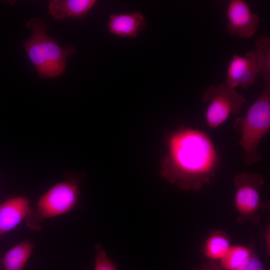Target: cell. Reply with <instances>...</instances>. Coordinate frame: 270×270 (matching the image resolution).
Wrapping results in <instances>:
<instances>
[{
	"label": "cell",
	"instance_id": "ba28073f",
	"mask_svg": "<svg viewBox=\"0 0 270 270\" xmlns=\"http://www.w3.org/2000/svg\"><path fill=\"white\" fill-rule=\"evenodd\" d=\"M258 68L254 50L244 56L234 54L230 60L226 72L224 84L231 88H247L256 81Z\"/></svg>",
	"mask_w": 270,
	"mask_h": 270
},
{
	"label": "cell",
	"instance_id": "8fae6325",
	"mask_svg": "<svg viewBox=\"0 0 270 270\" xmlns=\"http://www.w3.org/2000/svg\"><path fill=\"white\" fill-rule=\"evenodd\" d=\"M94 0H53L48 6V11L58 20L66 18H82L96 4Z\"/></svg>",
	"mask_w": 270,
	"mask_h": 270
},
{
	"label": "cell",
	"instance_id": "5bb4252c",
	"mask_svg": "<svg viewBox=\"0 0 270 270\" xmlns=\"http://www.w3.org/2000/svg\"><path fill=\"white\" fill-rule=\"evenodd\" d=\"M252 248L237 244L230 246L225 255L218 262L222 270H236L249 258Z\"/></svg>",
	"mask_w": 270,
	"mask_h": 270
},
{
	"label": "cell",
	"instance_id": "7c38bea8",
	"mask_svg": "<svg viewBox=\"0 0 270 270\" xmlns=\"http://www.w3.org/2000/svg\"><path fill=\"white\" fill-rule=\"evenodd\" d=\"M228 235L220 230L211 231L204 241L202 252L210 260L219 262L230 246Z\"/></svg>",
	"mask_w": 270,
	"mask_h": 270
},
{
	"label": "cell",
	"instance_id": "4fadbf2b",
	"mask_svg": "<svg viewBox=\"0 0 270 270\" xmlns=\"http://www.w3.org/2000/svg\"><path fill=\"white\" fill-rule=\"evenodd\" d=\"M33 249V244L29 240H24L14 246L0 260L4 266L2 270H24Z\"/></svg>",
	"mask_w": 270,
	"mask_h": 270
},
{
	"label": "cell",
	"instance_id": "7a4b0ae2",
	"mask_svg": "<svg viewBox=\"0 0 270 270\" xmlns=\"http://www.w3.org/2000/svg\"><path fill=\"white\" fill-rule=\"evenodd\" d=\"M26 27L30 28L32 34L23 43V46L38 75L48 78L62 74L67 58L76 52L75 46L70 44L64 48L54 38L48 36L46 23L40 18L30 20Z\"/></svg>",
	"mask_w": 270,
	"mask_h": 270
},
{
	"label": "cell",
	"instance_id": "ffe728a7",
	"mask_svg": "<svg viewBox=\"0 0 270 270\" xmlns=\"http://www.w3.org/2000/svg\"></svg>",
	"mask_w": 270,
	"mask_h": 270
},
{
	"label": "cell",
	"instance_id": "9c48e42d",
	"mask_svg": "<svg viewBox=\"0 0 270 270\" xmlns=\"http://www.w3.org/2000/svg\"><path fill=\"white\" fill-rule=\"evenodd\" d=\"M28 198L17 196L0 204V237L25 220L30 210Z\"/></svg>",
	"mask_w": 270,
	"mask_h": 270
},
{
	"label": "cell",
	"instance_id": "30bf717a",
	"mask_svg": "<svg viewBox=\"0 0 270 270\" xmlns=\"http://www.w3.org/2000/svg\"><path fill=\"white\" fill-rule=\"evenodd\" d=\"M109 32L120 38H136L146 28L144 15L139 11L132 13L110 14L108 24Z\"/></svg>",
	"mask_w": 270,
	"mask_h": 270
},
{
	"label": "cell",
	"instance_id": "6da1fadb",
	"mask_svg": "<svg viewBox=\"0 0 270 270\" xmlns=\"http://www.w3.org/2000/svg\"><path fill=\"white\" fill-rule=\"evenodd\" d=\"M166 152L160 162V174L168 183L186 192L200 190L216 174L219 158L204 132L180 126L165 140Z\"/></svg>",
	"mask_w": 270,
	"mask_h": 270
},
{
	"label": "cell",
	"instance_id": "2e32d148",
	"mask_svg": "<svg viewBox=\"0 0 270 270\" xmlns=\"http://www.w3.org/2000/svg\"><path fill=\"white\" fill-rule=\"evenodd\" d=\"M96 252L94 270H117L115 263L106 255L100 244L95 246Z\"/></svg>",
	"mask_w": 270,
	"mask_h": 270
},
{
	"label": "cell",
	"instance_id": "e0dca14e",
	"mask_svg": "<svg viewBox=\"0 0 270 270\" xmlns=\"http://www.w3.org/2000/svg\"><path fill=\"white\" fill-rule=\"evenodd\" d=\"M250 245L252 248L250 256L242 266L236 270H269L265 267L260 260L253 240L252 241Z\"/></svg>",
	"mask_w": 270,
	"mask_h": 270
},
{
	"label": "cell",
	"instance_id": "3957f363",
	"mask_svg": "<svg viewBox=\"0 0 270 270\" xmlns=\"http://www.w3.org/2000/svg\"><path fill=\"white\" fill-rule=\"evenodd\" d=\"M264 82L260 94L246 115L238 118L234 126L235 130L241 134L238 143L243 149L240 158L247 166L262 159L258 148L270 130V79L264 80Z\"/></svg>",
	"mask_w": 270,
	"mask_h": 270
},
{
	"label": "cell",
	"instance_id": "d6986e66",
	"mask_svg": "<svg viewBox=\"0 0 270 270\" xmlns=\"http://www.w3.org/2000/svg\"><path fill=\"white\" fill-rule=\"evenodd\" d=\"M262 238L268 256L270 254V226L267 225L262 232Z\"/></svg>",
	"mask_w": 270,
	"mask_h": 270
},
{
	"label": "cell",
	"instance_id": "52a82bcc",
	"mask_svg": "<svg viewBox=\"0 0 270 270\" xmlns=\"http://www.w3.org/2000/svg\"><path fill=\"white\" fill-rule=\"evenodd\" d=\"M226 15L228 30L231 36L250 38L258 30L260 17L252 11L249 4L244 0H230Z\"/></svg>",
	"mask_w": 270,
	"mask_h": 270
},
{
	"label": "cell",
	"instance_id": "9a60e30c",
	"mask_svg": "<svg viewBox=\"0 0 270 270\" xmlns=\"http://www.w3.org/2000/svg\"><path fill=\"white\" fill-rule=\"evenodd\" d=\"M254 51L259 73L263 80L270 79V39L265 36L259 38Z\"/></svg>",
	"mask_w": 270,
	"mask_h": 270
},
{
	"label": "cell",
	"instance_id": "277c9868",
	"mask_svg": "<svg viewBox=\"0 0 270 270\" xmlns=\"http://www.w3.org/2000/svg\"><path fill=\"white\" fill-rule=\"evenodd\" d=\"M80 188V182L76 178L54 184L40 197L34 206H30L24 220L27 226L39 232L45 219L68 212L78 201Z\"/></svg>",
	"mask_w": 270,
	"mask_h": 270
},
{
	"label": "cell",
	"instance_id": "ac0fdd59",
	"mask_svg": "<svg viewBox=\"0 0 270 270\" xmlns=\"http://www.w3.org/2000/svg\"><path fill=\"white\" fill-rule=\"evenodd\" d=\"M194 270H222L219 262L208 260L202 263L200 268Z\"/></svg>",
	"mask_w": 270,
	"mask_h": 270
},
{
	"label": "cell",
	"instance_id": "8992f818",
	"mask_svg": "<svg viewBox=\"0 0 270 270\" xmlns=\"http://www.w3.org/2000/svg\"><path fill=\"white\" fill-rule=\"evenodd\" d=\"M202 101L208 104L205 120L212 128L222 124L230 114H240L246 102L242 94L224 83L210 86L203 93Z\"/></svg>",
	"mask_w": 270,
	"mask_h": 270
},
{
	"label": "cell",
	"instance_id": "5b68a950",
	"mask_svg": "<svg viewBox=\"0 0 270 270\" xmlns=\"http://www.w3.org/2000/svg\"><path fill=\"white\" fill-rule=\"evenodd\" d=\"M233 182L236 188L234 204L237 220L240 224L258 225L261 220L260 212L270 208V203L263 202L260 198V190L264 184V178L258 174L242 172L235 175Z\"/></svg>",
	"mask_w": 270,
	"mask_h": 270
}]
</instances>
